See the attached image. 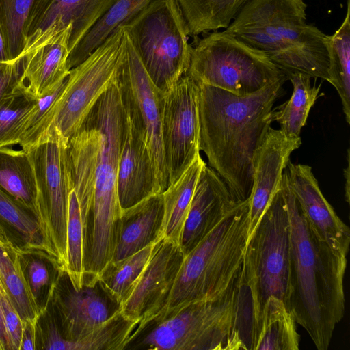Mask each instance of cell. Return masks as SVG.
<instances>
[{"mask_svg": "<svg viewBox=\"0 0 350 350\" xmlns=\"http://www.w3.org/2000/svg\"><path fill=\"white\" fill-rule=\"evenodd\" d=\"M124 58L118 77L123 104L146 144L163 192L167 187L162 139L163 93L150 79L124 29Z\"/></svg>", "mask_w": 350, "mask_h": 350, "instance_id": "12", "label": "cell"}, {"mask_svg": "<svg viewBox=\"0 0 350 350\" xmlns=\"http://www.w3.org/2000/svg\"><path fill=\"white\" fill-rule=\"evenodd\" d=\"M72 30L69 25L46 44L21 58L22 72L16 88L33 99L53 91L67 78L68 43Z\"/></svg>", "mask_w": 350, "mask_h": 350, "instance_id": "21", "label": "cell"}, {"mask_svg": "<svg viewBox=\"0 0 350 350\" xmlns=\"http://www.w3.org/2000/svg\"><path fill=\"white\" fill-rule=\"evenodd\" d=\"M329 83L337 91L345 120L350 124V0L345 19L338 29L328 36Z\"/></svg>", "mask_w": 350, "mask_h": 350, "instance_id": "32", "label": "cell"}, {"mask_svg": "<svg viewBox=\"0 0 350 350\" xmlns=\"http://www.w3.org/2000/svg\"><path fill=\"white\" fill-rule=\"evenodd\" d=\"M55 294L63 337L77 342L107 323L120 312V306L101 286L98 278L86 273L83 286L75 289L68 278Z\"/></svg>", "mask_w": 350, "mask_h": 350, "instance_id": "16", "label": "cell"}, {"mask_svg": "<svg viewBox=\"0 0 350 350\" xmlns=\"http://www.w3.org/2000/svg\"><path fill=\"white\" fill-rule=\"evenodd\" d=\"M68 142L47 138L26 151L32 156L38 183L33 211L42 239V252L59 273L66 256L69 195L73 189Z\"/></svg>", "mask_w": 350, "mask_h": 350, "instance_id": "11", "label": "cell"}, {"mask_svg": "<svg viewBox=\"0 0 350 350\" xmlns=\"http://www.w3.org/2000/svg\"><path fill=\"white\" fill-rule=\"evenodd\" d=\"M153 0H116L106 14L71 50L69 70L84 61L112 32L124 26Z\"/></svg>", "mask_w": 350, "mask_h": 350, "instance_id": "29", "label": "cell"}, {"mask_svg": "<svg viewBox=\"0 0 350 350\" xmlns=\"http://www.w3.org/2000/svg\"><path fill=\"white\" fill-rule=\"evenodd\" d=\"M12 196L0 188V219L15 228L22 236L26 247L42 252V239L34 217Z\"/></svg>", "mask_w": 350, "mask_h": 350, "instance_id": "36", "label": "cell"}, {"mask_svg": "<svg viewBox=\"0 0 350 350\" xmlns=\"http://www.w3.org/2000/svg\"><path fill=\"white\" fill-rule=\"evenodd\" d=\"M0 304L4 320L15 350H20L23 323L0 280Z\"/></svg>", "mask_w": 350, "mask_h": 350, "instance_id": "37", "label": "cell"}, {"mask_svg": "<svg viewBox=\"0 0 350 350\" xmlns=\"http://www.w3.org/2000/svg\"><path fill=\"white\" fill-rule=\"evenodd\" d=\"M238 292L237 280L219 298L189 303L161 319L137 326L125 349H245L239 329Z\"/></svg>", "mask_w": 350, "mask_h": 350, "instance_id": "6", "label": "cell"}, {"mask_svg": "<svg viewBox=\"0 0 350 350\" xmlns=\"http://www.w3.org/2000/svg\"><path fill=\"white\" fill-rule=\"evenodd\" d=\"M122 27L161 92L168 91L187 72L192 47L176 0H153Z\"/></svg>", "mask_w": 350, "mask_h": 350, "instance_id": "9", "label": "cell"}, {"mask_svg": "<svg viewBox=\"0 0 350 350\" xmlns=\"http://www.w3.org/2000/svg\"><path fill=\"white\" fill-rule=\"evenodd\" d=\"M21 72V58L12 62H0V101L16 87Z\"/></svg>", "mask_w": 350, "mask_h": 350, "instance_id": "38", "label": "cell"}, {"mask_svg": "<svg viewBox=\"0 0 350 350\" xmlns=\"http://www.w3.org/2000/svg\"><path fill=\"white\" fill-rule=\"evenodd\" d=\"M0 350H15L4 320L0 304Z\"/></svg>", "mask_w": 350, "mask_h": 350, "instance_id": "41", "label": "cell"}, {"mask_svg": "<svg viewBox=\"0 0 350 350\" xmlns=\"http://www.w3.org/2000/svg\"><path fill=\"white\" fill-rule=\"evenodd\" d=\"M303 0H248L225 31L259 50L286 75L329 81L328 35L306 23Z\"/></svg>", "mask_w": 350, "mask_h": 350, "instance_id": "3", "label": "cell"}, {"mask_svg": "<svg viewBox=\"0 0 350 350\" xmlns=\"http://www.w3.org/2000/svg\"><path fill=\"white\" fill-rule=\"evenodd\" d=\"M115 1L38 0L28 23L26 46L21 57L46 44L72 25L68 43L70 53Z\"/></svg>", "mask_w": 350, "mask_h": 350, "instance_id": "14", "label": "cell"}, {"mask_svg": "<svg viewBox=\"0 0 350 350\" xmlns=\"http://www.w3.org/2000/svg\"><path fill=\"white\" fill-rule=\"evenodd\" d=\"M301 145L300 136H289L281 129L271 127L268 130L254 163L252 187L248 198L249 237L279 189L291 154Z\"/></svg>", "mask_w": 350, "mask_h": 350, "instance_id": "18", "label": "cell"}, {"mask_svg": "<svg viewBox=\"0 0 350 350\" xmlns=\"http://www.w3.org/2000/svg\"><path fill=\"white\" fill-rule=\"evenodd\" d=\"M117 189L122 210L162 193L146 144L126 110Z\"/></svg>", "mask_w": 350, "mask_h": 350, "instance_id": "20", "label": "cell"}, {"mask_svg": "<svg viewBox=\"0 0 350 350\" xmlns=\"http://www.w3.org/2000/svg\"><path fill=\"white\" fill-rule=\"evenodd\" d=\"M29 282L36 297L42 287L48 284L49 274L45 264L38 259L33 260L29 265Z\"/></svg>", "mask_w": 350, "mask_h": 350, "instance_id": "39", "label": "cell"}, {"mask_svg": "<svg viewBox=\"0 0 350 350\" xmlns=\"http://www.w3.org/2000/svg\"><path fill=\"white\" fill-rule=\"evenodd\" d=\"M33 99L16 87L0 101V148L18 145L21 129Z\"/></svg>", "mask_w": 350, "mask_h": 350, "instance_id": "35", "label": "cell"}, {"mask_svg": "<svg viewBox=\"0 0 350 350\" xmlns=\"http://www.w3.org/2000/svg\"><path fill=\"white\" fill-rule=\"evenodd\" d=\"M206 163L198 154L180 176L162 192L163 216L159 238L180 247L185 223L200 173Z\"/></svg>", "mask_w": 350, "mask_h": 350, "instance_id": "24", "label": "cell"}, {"mask_svg": "<svg viewBox=\"0 0 350 350\" xmlns=\"http://www.w3.org/2000/svg\"><path fill=\"white\" fill-rule=\"evenodd\" d=\"M163 216L162 193L122 210L118 221L111 262L122 260L159 238Z\"/></svg>", "mask_w": 350, "mask_h": 350, "instance_id": "22", "label": "cell"}, {"mask_svg": "<svg viewBox=\"0 0 350 350\" xmlns=\"http://www.w3.org/2000/svg\"><path fill=\"white\" fill-rule=\"evenodd\" d=\"M286 80L280 78L247 96L198 83L199 150L238 202L250 196L256 154Z\"/></svg>", "mask_w": 350, "mask_h": 350, "instance_id": "1", "label": "cell"}, {"mask_svg": "<svg viewBox=\"0 0 350 350\" xmlns=\"http://www.w3.org/2000/svg\"><path fill=\"white\" fill-rule=\"evenodd\" d=\"M0 188L33 213L38 196V183L29 151L0 148Z\"/></svg>", "mask_w": 350, "mask_h": 350, "instance_id": "25", "label": "cell"}, {"mask_svg": "<svg viewBox=\"0 0 350 350\" xmlns=\"http://www.w3.org/2000/svg\"><path fill=\"white\" fill-rule=\"evenodd\" d=\"M38 323H23V330L20 350H33L36 347V332Z\"/></svg>", "mask_w": 350, "mask_h": 350, "instance_id": "40", "label": "cell"}, {"mask_svg": "<svg viewBox=\"0 0 350 350\" xmlns=\"http://www.w3.org/2000/svg\"><path fill=\"white\" fill-rule=\"evenodd\" d=\"M38 0H0V29L10 62L21 57L28 23Z\"/></svg>", "mask_w": 350, "mask_h": 350, "instance_id": "34", "label": "cell"}, {"mask_svg": "<svg viewBox=\"0 0 350 350\" xmlns=\"http://www.w3.org/2000/svg\"><path fill=\"white\" fill-rule=\"evenodd\" d=\"M290 230L288 310L318 350H327L345 314L347 256L334 252L308 226L284 170L280 184Z\"/></svg>", "mask_w": 350, "mask_h": 350, "instance_id": "2", "label": "cell"}, {"mask_svg": "<svg viewBox=\"0 0 350 350\" xmlns=\"http://www.w3.org/2000/svg\"><path fill=\"white\" fill-rule=\"evenodd\" d=\"M290 277L289 221L280 186L248 238L239 277L252 300V342L263 306L270 296L281 299L288 310Z\"/></svg>", "mask_w": 350, "mask_h": 350, "instance_id": "8", "label": "cell"}, {"mask_svg": "<svg viewBox=\"0 0 350 350\" xmlns=\"http://www.w3.org/2000/svg\"><path fill=\"white\" fill-rule=\"evenodd\" d=\"M90 225L83 219L77 194L69 195L66 256L64 272L72 287L80 289L85 282L90 254Z\"/></svg>", "mask_w": 350, "mask_h": 350, "instance_id": "28", "label": "cell"}, {"mask_svg": "<svg viewBox=\"0 0 350 350\" xmlns=\"http://www.w3.org/2000/svg\"><path fill=\"white\" fill-rule=\"evenodd\" d=\"M248 0H176L189 35L226 29Z\"/></svg>", "mask_w": 350, "mask_h": 350, "instance_id": "31", "label": "cell"}, {"mask_svg": "<svg viewBox=\"0 0 350 350\" xmlns=\"http://www.w3.org/2000/svg\"><path fill=\"white\" fill-rule=\"evenodd\" d=\"M299 342L293 315L281 299L270 296L263 306L252 350H298Z\"/></svg>", "mask_w": 350, "mask_h": 350, "instance_id": "26", "label": "cell"}, {"mask_svg": "<svg viewBox=\"0 0 350 350\" xmlns=\"http://www.w3.org/2000/svg\"><path fill=\"white\" fill-rule=\"evenodd\" d=\"M161 240L152 242L122 260L111 262L98 276L104 290L120 306L126 298Z\"/></svg>", "mask_w": 350, "mask_h": 350, "instance_id": "33", "label": "cell"}, {"mask_svg": "<svg viewBox=\"0 0 350 350\" xmlns=\"http://www.w3.org/2000/svg\"><path fill=\"white\" fill-rule=\"evenodd\" d=\"M10 62V60L5 49L2 32L0 29V62Z\"/></svg>", "mask_w": 350, "mask_h": 350, "instance_id": "44", "label": "cell"}, {"mask_svg": "<svg viewBox=\"0 0 350 350\" xmlns=\"http://www.w3.org/2000/svg\"><path fill=\"white\" fill-rule=\"evenodd\" d=\"M100 133L84 123L69 140L68 154L73 189L77 194L83 219L90 225Z\"/></svg>", "mask_w": 350, "mask_h": 350, "instance_id": "23", "label": "cell"}, {"mask_svg": "<svg viewBox=\"0 0 350 350\" xmlns=\"http://www.w3.org/2000/svg\"><path fill=\"white\" fill-rule=\"evenodd\" d=\"M0 280L23 323H38L42 314L22 265L16 246L0 245Z\"/></svg>", "mask_w": 350, "mask_h": 350, "instance_id": "27", "label": "cell"}, {"mask_svg": "<svg viewBox=\"0 0 350 350\" xmlns=\"http://www.w3.org/2000/svg\"><path fill=\"white\" fill-rule=\"evenodd\" d=\"M183 257L180 246L161 240L121 304L122 315L137 326L154 317L167 301Z\"/></svg>", "mask_w": 350, "mask_h": 350, "instance_id": "15", "label": "cell"}, {"mask_svg": "<svg viewBox=\"0 0 350 350\" xmlns=\"http://www.w3.org/2000/svg\"><path fill=\"white\" fill-rule=\"evenodd\" d=\"M249 223L247 199L184 255L164 307L148 322L161 319L189 303L226 294L236 284L241 272Z\"/></svg>", "mask_w": 350, "mask_h": 350, "instance_id": "4", "label": "cell"}, {"mask_svg": "<svg viewBox=\"0 0 350 350\" xmlns=\"http://www.w3.org/2000/svg\"><path fill=\"white\" fill-rule=\"evenodd\" d=\"M347 166L346 168L344 169V176L346 180V183L345 186V197L346 200L349 203V150H347Z\"/></svg>", "mask_w": 350, "mask_h": 350, "instance_id": "42", "label": "cell"}, {"mask_svg": "<svg viewBox=\"0 0 350 350\" xmlns=\"http://www.w3.org/2000/svg\"><path fill=\"white\" fill-rule=\"evenodd\" d=\"M187 73L199 84L239 96L254 94L286 76L265 53L225 31H215L192 47Z\"/></svg>", "mask_w": 350, "mask_h": 350, "instance_id": "10", "label": "cell"}, {"mask_svg": "<svg viewBox=\"0 0 350 350\" xmlns=\"http://www.w3.org/2000/svg\"><path fill=\"white\" fill-rule=\"evenodd\" d=\"M285 171L290 188L311 230L334 252L347 256L349 228L324 197L312 167L289 161Z\"/></svg>", "mask_w": 350, "mask_h": 350, "instance_id": "17", "label": "cell"}, {"mask_svg": "<svg viewBox=\"0 0 350 350\" xmlns=\"http://www.w3.org/2000/svg\"><path fill=\"white\" fill-rule=\"evenodd\" d=\"M124 122L125 110L118 79L98 99L84 122L100 133L88 263V271L96 274L100 273L112 260L116 226L122 212L118 196L117 177Z\"/></svg>", "mask_w": 350, "mask_h": 350, "instance_id": "5", "label": "cell"}, {"mask_svg": "<svg viewBox=\"0 0 350 350\" xmlns=\"http://www.w3.org/2000/svg\"><path fill=\"white\" fill-rule=\"evenodd\" d=\"M124 58V29L120 27L70 70L60 94L21 148L28 150L47 138L69 142L98 99L118 81Z\"/></svg>", "mask_w": 350, "mask_h": 350, "instance_id": "7", "label": "cell"}, {"mask_svg": "<svg viewBox=\"0 0 350 350\" xmlns=\"http://www.w3.org/2000/svg\"><path fill=\"white\" fill-rule=\"evenodd\" d=\"M198 83L187 72L163 95L162 139L167 187L200 153Z\"/></svg>", "mask_w": 350, "mask_h": 350, "instance_id": "13", "label": "cell"}, {"mask_svg": "<svg viewBox=\"0 0 350 350\" xmlns=\"http://www.w3.org/2000/svg\"><path fill=\"white\" fill-rule=\"evenodd\" d=\"M286 77L293 85V93L287 101L273 109L272 120L286 135L299 137L318 98L320 85H312L311 77L299 72L288 73Z\"/></svg>", "mask_w": 350, "mask_h": 350, "instance_id": "30", "label": "cell"}, {"mask_svg": "<svg viewBox=\"0 0 350 350\" xmlns=\"http://www.w3.org/2000/svg\"><path fill=\"white\" fill-rule=\"evenodd\" d=\"M0 245L5 247L14 246L13 243L10 241L8 236L4 228L0 224Z\"/></svg>", "mask_w": 350, "mask_h": 350, "instance_id": "43", "label": "cell"}, {"mask_svg": "<svg viewBox=\"0 0 350 350\" xmlns=\"http://www.w3.org/2000/svg\"><path fill=\"white\" fill-rule=\"evenodd\" d=\"M240 202L220 176L206 164L199 177L183 228L184 255L197 245Z\"/></svg>", "mask_w": 350, "mask_h": 350, "instance_id": "19", "label": "cell"}]
</instances>
